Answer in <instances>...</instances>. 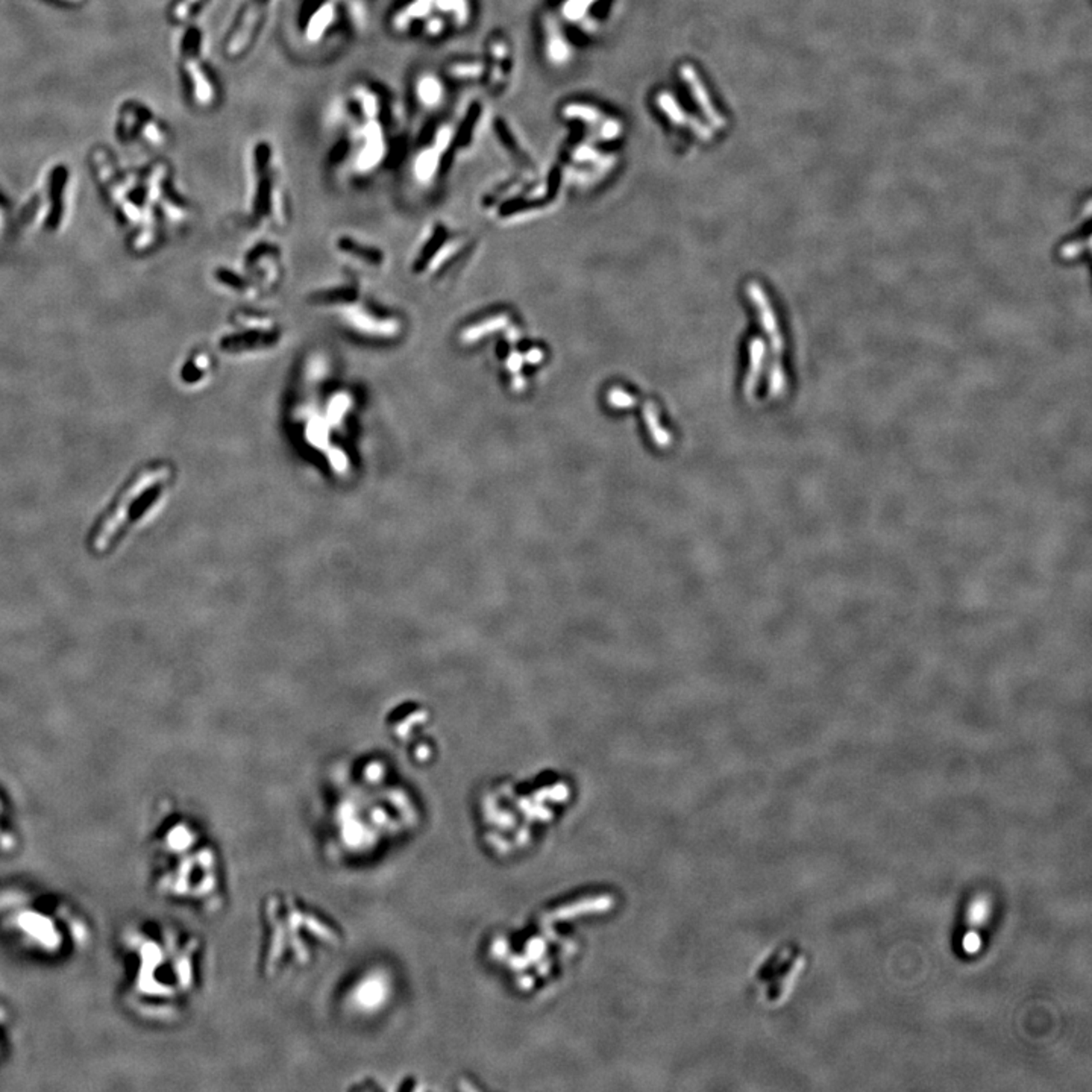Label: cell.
I'll use <instances>...</instances> for the list:
<instances>
[{"mask_svg": "<svg viewBox=\"0 0 1092 1092\" xmlns=\"http://www.w3.org/2000/svg\"><path fill=\"white\" fill-rule=\"evenodd\" d=\"M419 800L375 757L349 763L334 783L326 810L328 852L343 862L372 859L418 832Z\"/></svg>", "mask_w": 1092, "mask_h": 1092, "instance_id": "obj_1", "label": "cell"}, {"mask_svg": "<svg viewBox=\"0 0 1092 1092\" xmlns=\"http://www.w3.org/2000/svg\"><path fill=\"white\" fill-rule=\"evenodd\" d=\"M201 939L170 921L143 920L120 936L124 1000L135 1015L170 1023L201 987Z\"/></svg>", "mask_w": 1092, "mask_h": 1092, "instance_id": "obj_2", "label": "cell"}, {"mask_svg": "<svg viewBox=\"0 0 1092 1092\" xmlns=\"http://www.w3.org/2000/svg\"><path fill=\"white\" fill-rule=\"evenodd\" d=\"M152 882L166 900L199 912H217L225 900L221 852L201 825L182 814H169L151 841Z\"/></svg>", "mask_w": 1092, "mask_h": 1092, "instance_id": "obj_3", "label": "cell"}, {"mask_svg": "<svg viewBox=\"0 0 1092 1092\" xmlns=\"http://www.w3.org/2000/svg\"><path fill=\"white\" fill-rule=\"evenodd\" d=\"M290 412L292 432L301 446L342 475L352 460L348 450L357 432L358 393L329 378L326 366L313 360L306 366Z\"/></svg>", "mask_w": 1092, "mask_h": 1092, "instance_id": "obj_4", "label": "cell"}, {"mask_svg": "<svg viewBox=\"0 0 1092 1092\" xmlns=\"http://www.w3.org/2000/svg\"><path fill=\"white\" fill-rule=\"evenodd\" d=\"M261 924L259 971L270 980L313 967L343 944V931L336 921L293 894L266 897Z\"/></svg>", "mask_w": 1092, "mask_h": 1092, "instance_id": "obj_5", "label": "cell"}, {"mask_svg": "<svg viewBox=\"0 0 1092 1092\" xmlns=\"http://www.w3.org/2000/svg\"><path fill=\"white\" fill-rule=\"evenodd\" d=\"M86 920L68 903L21 888L0 891V938L29 956L59 960L90 940Z\"/></svg>", "mask_w": 1092, "mask_h": 1092, "instance_id": "obj_6", "label": "cell"}, {"mask_svg": "<svg viewBox=\"0 0 1092 1092\" xmlns=\"http://www.w3.org/2000/svg\"><path fill=\"white\" fill-rule=\"evenodd\" d=\"M310 304L328 313L349 336L366 343L390 345L403 337L405 329L404 317L363 292L354 278L313 292Z\"/></svg>", "mask_w": 1092, "mask_h": 1092, "instance_id": "obj_7", "label": "cell"}, {"mask_svg": "<svg viewBox=\"0 0 1092 1092\" xmlns=\"http://www.w3.org/2000/svg\"><path fill=\"white\" fill-rule=\"evenodd\" d=\"M287 196L273 146L261 140L250 147L248 216L255 226L281 228L287 223Z\"/></svg>", "mask_w": 1092, "mask_h": 1092, "instance_id": "obj_8", "label": "cell"}, {"mask_svg": "<svg viewBox=\"0 0 1092 1092\" xmlns=\"http://www.w3.org/2000/svg\"><path fill=\"white\" fill-rule=\"evenodd\" d=\"M169 479V469L161 466L142 472V475L124 490L120 499L96 524L91 534V548H95L97 553H105L120 540V533H125L128 528L137 524L135 520H140L147 513V510H143L144 504L154 506L156 495H163L164 486Z\"/></svg>", "mask_w": 1092, "mask_h": 1092, "instance_id": "obj_9", "label": "cell"}, {"mask_svg": "<svg viewBox=\"0 0 1092 1092\" xmlns=\"http://www.w3.org/2000/svg\"><path fill=\"white\" fill-rule=\"evenodd\" d=\"M282 338L278 319L255 310H240L230 317L219 337V348L231 357L268 354L281 345Z\"/></svg>", "mask_w": 1092, "mask_h": 1092, "instance_id": "obj_10", "label": "cell"}, {"mask_svg": "<svg viewBox=\"0 0 1092 1092\" xmlns=\"http://www.w3.org/2000/svg\"><path fill=\"white\" fill-rule=\"evenodd\" d=\"M354 125L345 142L333 154L337 164H348L355 176H369L387 163L390 142L383 119H352Z\"/></svg>", "mask_w": 1092, "mask_h": 1092, "instance_id": "obj_11", "label": "cell"}, {"mask_svg": "<svg viewBox=\"0 0 1092 1092\" xmlns=\"http://www.w3.org/2000/svg\"><path fill=\"white\" fill-rule=\"evenodd\" d=\"M396 996V980L387 968L371 965L355 974L343 991V1006L352 1015L371 1018L390 1007Z\"/></svg>", "mask_w": 1092, "mask_h": 1092, "instance_id": "obj_12", "label": "cell"}, {"mask_svg": "<svg viewBox=\"0 0 1092 1092\" xmlns=\"http://www.w3.org/2000/svg\"><path fill=\"white\" fill-rule=\"evenodd\" d=\"M201 44L202 35L198 29L190 28L184 32L180 44L182 70L194 104L201 108H211L217 102V86L211 77L210 68L203 61Z\"/></svg>", "mask_w": 1092, "mask_h": 1092, "instance_id": "obj_13", "label": "cell"}, {"mask_svg": "<svg viewBox=\"0 0 1092 1092\" xmlns=\"http://www.w3.org/2000/svg\"><path fill=\"white\" fill-rule=\"evenodd\" d=\"M236 268L259 297L278 287L282 278V254L270 241H257L245 252Z\"/></svg>", "mask_w": 1092, "mask_h": 1092, "instance_id": "obj_14", "label": "cell"}, {"mask_svg": "<svg viewBox=\"0 0 1092 1092\" xmlns=\"http://www.w3.org/2000/svg\"><path fill=\"white\" fill-rule=\"evenodd\" d=\"M272 2L273 0H243L223 41V54L230 61H239L250 54L259 39Z\"/></svg>", "mask_w": 1092, "mask_h": 1092, "instance_id": "obj_15", "label": "cell"}, {"mask_svg": "<svg viewBox=\"0 0 1092 1092\" xmlns=\"http://www.w3.org/2000/svg\"><path fill=\"white\" fill-rule=\"evenodd\" d=\"M342 19L338 0H304L299 11V28L310 43H320Z\"/></svg>", "mask_w": 1092, "mask_h": 1092, "instance_id": "obj_16", "label": "cell"}, {"mask_svg": "<svg viewBox=\"0 0 1092 1092\" xmlns=\"http://www.w3.org/2000/svg\"><path fill=\"white\" fill-rule=\"evenodd\" d=\"M334 250L338 257L351 263L352 268L378 270L383 268L387 259L380 246L352 234L337 236V239L334 240Z\"/></svg>", "mask_w": 1092, "mask_h": 1092, "instance_id": "obj_17", "label": "cell"}, {"mask_svg": "<svg viewBox=\"0 0 1092 1092\" xmlns=\"http://www.w3.org/2000/svg\"><path fill=\"white\" fill-rule=\"evenodd\" d=\"M412 91L416 104L421 106L423 111H434L443 104L446 88L439 75L427 70L414 77Z\"/></svg>", "mask_w": 1092, "mask_h": 1092, "instance_id": "obj_18", "label": "cell"}, {"mask_svg": "<svg viewBox=\"0 0 1092 1092\" xmlns=\"http://www.w3.org/2000/svg\"><path fill=\"white\" fill-rule=\"evenodd\" d=\"M680 73L683 81L686 82V86L689 88L690 95L693 96V100L697 102V105L700 106L701 111L709 119L710 124L716 126V128H722L726 125L724 117L719 114L718 110L712 104L709 91L701 82L697 70L689 64H684V66H681Z\"/></svg>", "mask_w": 1092, "mask_h": 1092, "instance_id": "obj_19", "label": "cell"}, {"mask_svg": "<svg viewBox=\"0 0 1092 1092\" xmlns=\"http://www.w3.org/2000/svg\"><path fill=\"white\" fill-rule=\"evenodd\" d=\"M659 105H660L661 111L668 115L674 124L693 128L701 138H709V129L706 126L697 124V120L693 117L690 119L689 115L684 113V110L679 106V104L670 95H661L660 99H659Z\"/></svg>", "mask_w": 1092, "mask_h": 1092, "instance_id": "obj_20", "label": "cell"}, {"mask_svg": "<svg viewBox=\"0 0 1092 1092\" xmlns=\"http://www.w3.org/2000/svg\"><path fill=\"white\" fill-rule=\"evenodd\" d=\"M212 371V362L211 357L205 352H198L193 355L192 358L187 362L181 371V378L189 384L203 383L208 380V376Z\"/></svg>", "mask_w": 1092, "mask_h": 1092, "instance_id": "obj_21", "label": "cell"}, {"mask_svg": "<svg viewBox=\"0 0 1092 1092\" xmlns=\"http://www.w3.org/2000/svg\"><path fill=\"white\" fill-rule=\"evenodd\" d=\"M445 77L452 81H477L484 77L486 66L481 61H450L443 68Z\"/></svg>", "mask_w": 1092, "mask_h": 1092, "instance_id": "obj_22", "label": "cell"}, {"mask_svg": "<svg viewBox=\"0 0 1092 1092\" xmlns=\"http://www.w3.org/2000/svg\"><path fill=\"white\" fill-rule=\"evenodd\" d=\"M14 834L11 832L10 814L0 798V850H10Z\"/></svg>", "mask_w": 1092, "mask_h": 1092, "instance_id": "obj_23", "label": "cell"}, {"mask_svg": "<svg viewBox=\"0 0 1092 1092\" xmlns=\"http://www.w3.org/2000/svg\"><path fill=\"white\" fill-rule=\"evenodd\" d=\"M202 2L203 0H180V3L175 7V17L182 21L189 19L193 11L196 10Z\"/></svg>", "mask_w": 1092, "mask_h": 1092, "instance_id": "obj_24", "label": "cell"}, {"mask_svg": "<svg viewBox=\"0 0 1092 1092\" xmlns=\"http://www.w3.org/2000/svg\"><path fill=\"white\" fill-rule=\"evenodd\" d=\"M7 1032H8V1020H7V1012L5 1009L0 1006V1056L5 1050V1041H7Z\"/></svg>", "mask_w": 1092, "mask_h": 1092, "instance_id": "obj_25", "label": "cell"}]
</instances>
